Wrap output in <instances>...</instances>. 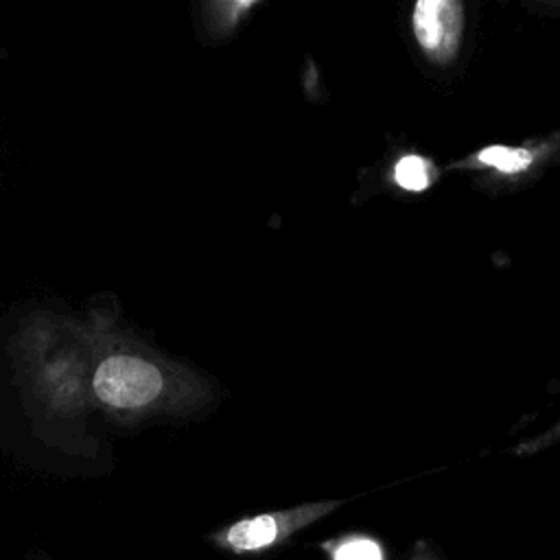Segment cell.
<instances>
[{
    "mask_svg": "<svg viewBox=\"0 0 560 560\" xmlns=\"http://www.w3.org/2000/svg\"><path fill=\"white\" fill-rule=\"evenodd\" d=\"M322 551L328 560H387L383 542L361 532L328 538L322 542Z\"/></svg>",
    "mask_w": 560,
    "mask_h": 560,
    "instance_id": "cell-6",
    "label": "cell"
},
{
    "mask_svg": "<svg viewBox=\"0 0 560 560\" xmlns=\"http://www.w3.org/2000/svg\"><path fill=\"white\" fill-rule=\"evenodd\" d=\"M466 4L459 0H416L409 33L420 57L435 70H448L462 55L466 39Z\"/></svg>",
    "mask_w": 560,
    "mask_h": 560,
    "instance_id": "cell-4",
    "label": "cell"
},
{
    "mask_svg": "<svg viewBox=\"0 0 560 560\" xmlns=\"http://www.w3.org/2000/svg\"><path fill=\"white\" fill-rule=\"evenodd\" d=\"M444 168L438 162L416 149H400L394 158L387 160L383 171V184L387 190L398 195H424L442 179Z\"/></svg>",
    "mask_w": 560,
    "mask_h": 560,
    "instance_id": "cell-5",
    "label": "cell"
},
{
    "mask_svg": "<svg viewBox=\"0 0 560 560\" xmlns=\"http://www.w3.org/2000/svg\"><path fill=\"white\" fill-rule=\"evenodd\" d=\"M260 2H245V0H236V2H210L206 4V22L212 35L217 37H225L230 35L241 22L243 18H247L249 11H254Z\"/></svg>",
    "mask_w": 560,
    "mask_h": 560,
    "instance_id": "cell-7",
    "label": "cell"
},
{
    "mask_svg": "<svg viewBox=\"0 0 560 560\" xmlns=\"http://www.w3.org/2000/svg\"><path fill=\"white\" fill-rule=\"evenodd\" d=\"M560 164V127L518 144L492 142L444 166V173H466L472 186L490 197L514 195L536 184Z\"/></svg>",
    "mask_w": 560,
    "mask_h": 560,
    "instance_id": "cell-2",
    "label": "cell"
},
{
    "mask_svg": "<svg viewBox=\"0 0 560 560\" xmlns=\"http://www.w3.org/2000/svg\"><path fill=\"white\" fill-rule=\"evenodd\" d=\"M556 442H560V420L553 422L547 431H542V433H538V435H534V438H529V440H525V442L512 446V455H518V457L536 455V453H540V451L553 446Z\"/></svg>",
    "mask_w": 560,
    "mask_h": 560,
    "instance_id": "cell-8",
    "label": "cell"
},
{
    "mask_svg": "<svg viewBox=\"0 0 560 560\" xmlns=\"http://www.w3.org/2000/svg\"><path fill=\"white\" fill-rule=\"evenodd\" d=\"M341 505L343 501H311V503H302L284 510L252 514L210 532L208 540L219 551L234 553V556L265 553L269 549L284 545L295 534L326 518Z\"/></svg>",
    "mask_w": 560,
    "mask_h": 560,
    "instance_id": "cell-3",
    "label": "cell"
},
{
    "mask_svg": "<svg viewBox=\"0 0 560 560\" xmlns=\"http://www.w3.org/2000/svg\"><path fill=\"white\" fill-rule=\"evenodd\" d=\"M92 394L120 416H144L155 409L182 407L188 392H197V381L171 368L149 350L114 343V339L92 343Z\"/></svg>",
    "mask_w": 560,
    "mask_h": 560,
    "instance_id": "cell-1",
    "label": "cell"
},
{
    "mask_svg": "<svg viewBox=\"0 0 560 560\" xmlns=\"http://www.w3.org/2000/svg\"><path fill=\"white\" fill-rule=\"evenodd\" d=\"M407 560H442V558H440L438 549H435L431 542H427V540H416V542L411 545V551H409Z\"/></svg>",
    "mask_w": 560,
    "mask_h": 560,
    "instance_id": "cell-9",
    "label": "cell"
}]
</instances>
